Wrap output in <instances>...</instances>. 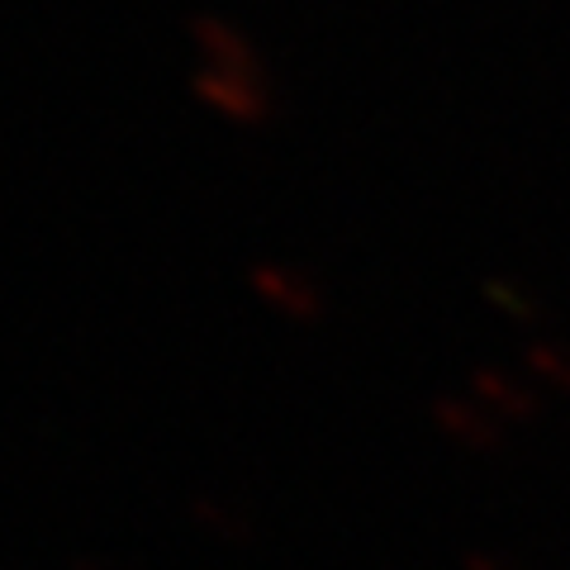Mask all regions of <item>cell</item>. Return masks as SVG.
<instances>
[{
	"label": "cell",
	"instance_id": "cell-1",
	"mask_svg": "<svg viewBox=\"0 0 570 570\" xmlns=\"http://www.w3.org/2000/svg\"><path fill=\"white\" fill-rule=\"evenodd\" d=\"M253 291L266 309L291 318V324H314V318L324 314V291H318V281L309 272H299V266H285V262L253 266Z\"/></svg>",
	"mask_w": 570,
	"mask_h": 570
}]
</instances>
